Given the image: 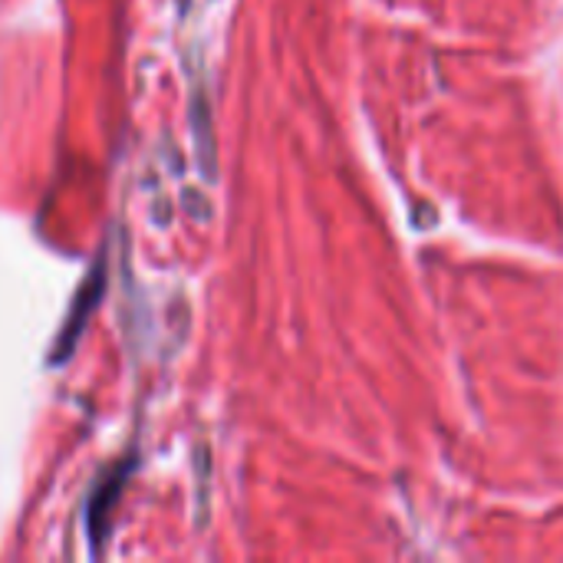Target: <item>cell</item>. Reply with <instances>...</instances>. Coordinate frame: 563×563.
<instances>
[{"label": "cell", "mask_w": 563, "mask_h": 563, "mask_svg": "<svg viewBox=\"0 0 563 563\" xmlns=\"http://www.w3.org/2000/svg\"><path fill=\"white\" fill-rule=\"evenodd\" d=\"M106 280L109 277H106V251H102L96 257V264L89 267V274L82 277V284H79V290H76V297L69 303V313H66V320H63V327H59V333H56V340H53V346L46 353V363L49 366H63V363L73 360V353H76V346H79V340H82L92 313L102 303Z\"/></svg>", "instance_id": "obj_1"}, {"label": "cell", "mask_w": 563, "mask_h": 563, "mask_svg": "<svg viewBox=\"0 0 563 563\" xmlns=\"http://www.w3.org/2000/svg\"><path fill=\"white\" fill-rule=\"evenodd\" d=\"M132 472H135V455H125V459L112 462L109 468H102V475L96 478V485H92V492L86 498V534H89V544H92L96 554L109 541L115 508L122 501V492H125Z\"/></svg>", "instance_id": "obj_2"}]
</instances>
